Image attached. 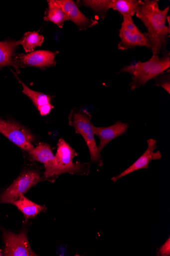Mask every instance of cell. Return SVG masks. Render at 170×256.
I'll return each instance as SVG.
<instances>
[{"instance_id": "obj_10", "label": "cell", "mask_w": 170, "mask_h": 256, "mask_svg": "<svg viewBox=\"0 0 170 256\" xmlns=\"http://www.w3.org/2000/svg\"><path fill=\"white\" fill-rule=\"evenodd\" d=\"M148 147L144 154L128 168L119 175L114 176L111 180L116 182L118 180L128 176L136 171L145 169L148 170L150 162L154 160H158L162 158V156L160 150L155 152L157 148V142L155 140H148Z\"/></svg>"}, {"instance_id": "obj_22", "label": "cell", "mask_w": 170, "mask_h": 256, "mask_svg": "<svg viewBox=\"0 0 170 256\" xmlns=\"http://www.w3.org/2000/svg\"><path fill=\"white\" fill-rule=\"evenodd\" d=\"M158 256H170V238L165 244L159 250Z\"/></svg>"}, {"instance_id": "obj_7", "label": "cell", "mask_w": 170, "mask_h": 256, "mask_svg": "<svg viewBox=\"0 0 170 256\" xmlns=\"http://www.w3.org/2000/svg\"><path fill=\"white\" fill-rule=\"evenodd\" d=\"M58 52L37 50L32 52L15 54L13 60L16 68L35 67L43 70L56 65V56Z\"/></svg>"}, {"instance_id": "obj_2", "label": "cell", "mask_w": 170, "mask_h": 256, "mask_svg": "<svg viewBox=\"0 0 170 256\" xmlns=\"http://www.w3.org/2000/svg\"><path fill=\"white\" fill-rule=\"evenodd\" d=\"M78 156V152L63 138L59 139L55 158L51 168L45 170L44 180L54 182L59 176L64 174L76 175H88L91 166L88 162L74 164V158Z\"/></svg>"}, {"instance_id": "obj_5", "label": "cell", "mask_w": 170, "mask_h": 256, "mask_svg": "<svg viewBox=\"0 0 170 256\" xmlns=\"http://www.w3.org/2000/svg\"><path fill=\"white\" fill-rule=\"evenodd\" d=\"M0 133L28 153L34 148L33 143L37 140L36 136L29 129L12 119L0 118Z\"/></svg>"}, {"instance_id": "obj_1", "label": "cell", "mask_w": 170, "mask_h": 256, "mask_svg": "<svg viewBox=\"0 0 170 256\" xmlns=\"http://www.w3.org/2000/svg\"><path fill=\"white\" fill-rule=\"evenodd\" d=\"M158 0H144L138 6L136 16L148 30L144 34L151 42L153 54L159 55L165 50L170 34L166 25L169 6L160 10Z\"/></svg>"}, {"instance_id": "obj_24", "label": "cell", "mask_w": 170, "mask_h": 256, "mask_svg": "<svg viewBox=\"0 0 170 256\" xmlns=\"http://www.w3.org/2000/svg\"><path fill=\"white\" fill-rule=\"evenodd\" d=\"M2 256L1 251L0 250V256Z\"/></svg>"}, {"instance_id": "obj_13", "label": "cell", "mask_w": 170, "mask_h": 256, "mask_svg": "<svg viewBox=\"0 0 170 256\" xmlns=\"http://www.w3.org/2000/svg\"><path fill=\"white\" fill-rule=\"evenodd\" d=\"M19 45L20 40H15L8 38L4 41H0V68L12 66L16 73L20 74V70L16 68L13 60L15 52Z\"/></svg>"}, {"instance_id": "obj_18", "label": "cell", "mask_w": 170, "mask_h": 256, "mask_svg": "<svg viewBox=\"0 0 170 256\" xmlns=\"http://www.w3.org/2000/svg\"><path fill=\"white\" fill-rule=\"evenodd\" d=\"M77 2L78 8L85 6L90 8L101 18L104 20L109 10L112 9L113 0H79Z\"/></svg>"}, {"instance_id": "obj_15", "label": "cell", "mask_w": 170, "mask_h": 256, "mask_svg": "<svg viewBox=\"0 0 170 256\" xmlns=\"http://www.w3.org/2000/svg\"><path fill=\"white\" fill-rule=\"evenodd\" d=\"M47 3L48 7L44 12V20L53 22L59 28H62L64 22L68 20L65 13L56 0H49Z\"/></svg>"}, {"instance_id": "obj_19", "label": "cell", "mask_w": 170, "mask_h": 256, "mask_svg": "<svg viewBox=\"0 0 170 256\" xmlns=\"http://www.w3.org/2000/svg\"><path fill=\"white\" fill-rule=\"evenodd\" d=\"M142 2L140 0H113L112 9L123 16L133 17Z\"/></svg>"}, {"instance_id": "obj_16", "label": "cell", "mask_w": 170, "mask_h": 256, "mask_svg": "<svg viewBox=\"0 0 170 256\" xmlns=\"http://www.w3.org/2000/svg\"><path fill=\"white\" fill-rule=\"evenodd\" d=\"M13 204L16 206L26 220L35 217L45 208L27 199L23 195H21Z\"/></svg>"}, {"instance_id": "obj_23", "label": "cell", "mask_w": 170, "mask_h": 256, "mask_svg": "<svg viewBox=\"0 0 170 256\" xmlns=\"http://www.w3.org/2000/svg\"><path fill=\"white\" fill-rule=\"evenodd\" d=\"M54 106L52 104L43 105L38 107L37 109L42 116H46L49 114Z\"/></svg>"}, {"instance_id": "obj_14", "label": "cell", "mask_w": 170, "mask_h": 256, "mask_svg": "<svg viewBox=\"0 0 170 256\" xmlns=\"http://www.w3.org/2000/svg\"><path fill=\"white\" fill-rule=\"evenodd\" d=\"M29 155L31 160L43 164L45 170L52 167L55 158L50 146L46 143H40Z\"/></svg>"}, {"instance_id": "obj_4", "label": "cell", "mask_w": 170, "mask_h": 256, "mask_svg": "<svg viewBox=\"0 0 170 256\" xmlns=\"http://www.w3.org/2000/svg\"><path fill=\"white\" fill-rule=\"evenodd\" d=\"M91 120V115L83 108H75L70 111L68 116L69 125L75 128L76 134L84 138L89 150L91 161L102 167L103 158L95 140L94 126Z\"/></svg>"}, {"instance_id": "obj_20", "label": "cell", "mask_w": 170, "mask_h": 256, "mask_svg": "<svg viewBox=\"0 0 170 256\" xmlns=\"http://www.w3.org/2000/svg\"><path fill=\"white\" fill-rule=\"evenodd\" d=\"M44 38L38 32H27L20 39V45L26 53L34 52L37 46H40L44 42Z\"/></svg>"}, {"instance_id": "obj_21", "label": "cell", "mask_w": 170, "mask_h": 256, "mask_svg": "<svg viewBox=\"0 0 170 256\" xmlns=\"http://www.w3.org/2000/svg\"><path fill=\"white\" fill-rule=\"evenodd\" d=\"M156 85L164 88L168 94L170 93V70H168V72L163 74L156 78Z\"/></svg>"}, {"instance_id": "obj_3", "label": "cell", "mask_w": 170, "mask_h": 256, "mask_svg": "<svg viewBox=\"0 0 170 256\" xmlns=\"http://www.w3.org/2000/svg\"><path fill=\"white\" fill-rule=\"evenodd\" d=\"M170 66V56L169 52L162 58L158 55L153 54L148 61H139L135 64L126 66L121 70L119 73H128L132 75L129 86L133 90L164 74Z\"/></svg>"}, {"instance_id": "obj_11", "label": "cell", "mask_w": 170, "mask_h": 256, "mask_svg": "<svg viewBox=\"0 0 170 256\" xmlns=\"http://www.w3.org/2000/svg\"><path fill=\"white\" fill-rule=\"evenodd\" d=\"M119 32L120 38V42L118 45L119 50L126 51L136 46H145L151 49L150 40L140 31L131 32L121 28Z\"/></svg>"}, {"instance_id": "obj_12", "label": "cell", "mask_w": 170, "mask_h": 256, "mask_svg": "<svg viewBox=\"0 0 170 256\" xmlns=\"http://www.w3.org/2000/svg\"><path fill=\"white\" fill-rule=\"evenodd\" d=\"M129 128L128 124L119 121L106 128L93 126L94 134L98 136L100 139V143L98 146L99 150L101 152L113 140L126 134Z\"/></svg>"}, {"instance_id": "obj_8", "label": "cell", "mask_w": 170, "mask_h": 256, "mask_svg": "<svg viewBox=\"0 0 170 256\" xmlns=\"http://www.w3.org/2000/svg\"><path fill=\"white\" fill-rule=\"evenodd\" d=\"M3 232L5 246L4 256H37L31 249L25 232H22L19 234H15L9 231H3Z\"/></svg>"}, {"instance_id": "obj_6", "label": "cell", "mask_w": 170, "mask_h": 256, "mask_svg": "<svg viewBox=\"0 0 170 256\" xmlns=\"http://www.w3.org/2000/svg\"><path fill=\"white\" fill-rule=\"evenodd\" d=\"M44 180L36 170H23L19 176L0 197V202L13 204L21 195H23L38 182Z\"/></svg>"}, {"instance_id": "obj_9", "label": "cell", "mask_w": 170, "mask_h": 256, "mask_svg": "<svg viewBox=\"0 0 170 256\" xmlns=\"http://www.w3.org/2000/svg\"><path fill=\"white\" fill-rule=\"evenodd\" d=\"M65 13L68 20L74 22L79 30H86L99 24L96 20L86 16L79 9L77 4L72 0H56Z\"/></svg>"}, {"instance_id": "obj_17", "label": "cell", "mask_w": 170, "mask_h": 256, "mask_svg": "<svg viewBox=\"0 0 170 256\" xmlns=\"http://www.w3.org/2000/svg\"><path fill=\"white\" fill-rule=\"evenodd\" d=\"M18 82L22 86V92L30 99L36 108L48 104H52L55 96H48L44 93L36 92L30 89L25 84H24L17 76L15 72H12Z\"/></svg>"}]
</instances>
